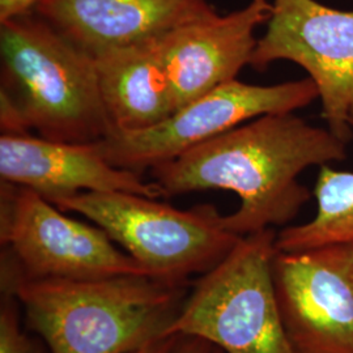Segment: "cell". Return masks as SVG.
<instances>
[{"mask_svg":"<svg viewBox=\"0 0 353 353\" xmlns=\"http://www.w3.org/2000/svg\"><path fill=\"white\" fill-rule=\"evenodd\" d=\"M214 344L195 336H182L173 353H212Z\"/></svg>","mask_w":353,"mask_h":353,"instance_id":"e0dca14e","label":"cell"},{"mask_svg":"<svg viewBox=\"0 0 353 353\" xmlns=\"http://www.w3.org/2000/svg\"><path fill=\"white\" fill-rule=\"evenodd\" d=\"M318 99L310 77L275 85H252L234 79L179 108L156 126L112 131L96 144L108 163L141 174L255 118L294 113Z\"/></svg>","mask_w":353,"mask_h":353,"instance_id":"52a82bcc","label":"cell"},{"mask_svg":"<svg viewBox=\"0 0 353 353\" xmlns=\"http://www.w3.org/2000/svg\"><path fill=\"white\" fill-rule=\"evenodd\" d=\"M33 11L92 57L217 13L210 0H41Z\"/></svg>","mask_w":353,"mask_h":353,"instance_id":"7c38bea8","label":"cell"},{"mask_svg":"<svg viewBox=\"0 0 353 353\" xmlns=\"http://www.w3.org/2000/svg\"><path fill=\"white\" fill-rule=\"evenodd\" d=\"M276 236L268 228L242 237L194 283L169 335L201 338L225 353H293L272 278Z\"/></svg>","mask_w":353,"mask_h":353,"instance_id":"5b68a950","label":"cell"},{"mask_svg":"<svg viewBox=\"0 0 353 353\" xmlns=\"http://www.w3.org/2000/svg\"><path fill=\"white\" fill-rule=\"evenodd\" d=\"M182 335H169L160 341H154L135 353H173Z\"/></svg>","mask_w":353,"mask_h":353,"instance_id":"ac0fdd59","label":"cell"},{"mask_svg":"<svg viewBox=\"0 0 353 353\" xmlns=\"http://www.w3.org/2000/svg\"><path fill=\"white\" fill-rule=\"evenodd\" d=\"M62 212L36 191L1 181L0 262L30 279L152 276L103 229Z\"/></svg>","mask_w":353,"mask_h":353,"instance_id":"8992f818","label":"cell"},{"mask_svg":"<svg viewBox=\"0 0 353 353\" xmlns=\"http://www.w3.org/2000/svg\"><path fill=\"white\" fill-rule=\"evenodd\" d=\"M0 288L51 353L138 352L169 336L191 290L189 281L147 275L26 278L4 262Z\"/></svg>","mask_w":353,"mask_h":353,"instance_id":"7a4b0ae2","label":"cell"},{"mask_svg":"<svg viewBox=\"0 0 353 353\" xmlns=\"http://www.w3.org/2000/svg\"><path fill=\"white\" fill-rule=\"evenodd\" d=\"M272 278L293 353H353V248L276 252Z\"/></svg>","mask_w":353,"mask_h":353,"instance_id":"9c48e42d","label":"cell"},{"mask_svg":"<svg viewBox=\"0 0 353 353\" xmlns=\"http://www.w3.org/2000/svg\"><path fill=\"white\" fill-rule=\"evenodd\" d=\"M21 306L12 294L1 293L0 353H51L41 338L26 334L21 326Z\"/></svg>","mask_w":353,"mask_h":353,"instance_id":"9a60e30c","label":"cell"},{"mask_svg":"<svg viewBox=\"0 0 353 353\" xmlns=\"http://www.w3.org/2000/svg\"><path fill=\"white\" fill-rule=\"evenodd\" d=\"M250 67L278 61L299 64L316 83L327 128L344 143L353 138V11L316 0H272Z\"/></svg>","mask_w":353,"mask_h":353,"instance_id":"ba28073f","label":"cell"},{"mask_svg":"<svg viewBox=\"0 0 353 353\" xmlns=\"http://www.w3.org/2000/svg\"><path fill=\"white\" fill-rule=\"evenodd\" d=\"M1 90L23 126L54 141L94 143L113 131L96 61L34 11L0 23Z\"/></svg>","mask_w":353,"mask_h":353,"instance_id":"3957f363","label":"cell"},{"mask_svg":"<svg viewBox=\"0 0 353 353\" xmlns=\"http://www.w3.org/2000/svg\"><path fill=\"white\" fill-rule=\"evenodd\" d=\"M271 10L268 0H250L240 10L216 13L156 39L176 110L237 79L250 64L255 30L267 24Z\"/></svg>","mask_w":353,"mask_h":353,"instance_id":"30bf717a","label":"cell"},{"mask_svg":"<svg viewBox=\"0 0 353 353\" xmlns=\"http://www.w3.org/2000/svg\"><path fill=\"white\" fill-rule=\"evenodd\" d=\"M156 39L94 57L102 102L113 131L156 126L176 112Z\"/></svg>","mask_w":353,"mask_h":353,"instance_id":"4fadbf2b","label":"cell"},{"mask_svg":"<svg viewBox=\"0 0 353 353\" xmlns=\"http://www.w3.org/2000/svg\"><path fill=\"white\" fill-rule=\"evenodd\" d=\"M0 178L54 203L93 191H123L157 199L161 190L141 174L108 163L94 143L54 141L28 134H1Z\"/></svg>","mask_w":353,"mask_h":353,"instance_id":"8fae6325","label":"cell"},{"mask_svg":"<svg viewBox=\"0 0 353 353\" xmlns=\"http://www.w3.org/2000/svg\"><path fill=\"white\" fill-rule=\"evenodd\" d=\"M52 204L85 216L154 278L189 281L202 276L242 239L228 230L212 204L178 210L123 191L81 192Z\"/></svg>","mask_w":353,"mask_h":353,"instance_id":"277c9868","label":"cell"},{"mask_svg":"<svg viewBox=\"0 0 353 353\" xmlns=\"http://www.w3.org/2000/svg\"><path fill=\"white\" fill-rule=\"evenodd\" d=\"M347 157V143L293 113L268 114L156 165L148 172L163 196L229 190L241 199L225 227L245 237L290 223L312 192L299 182L305 169Z\"/></svg>","mask_w":353,"mask_h":353,"instance_id":"6da1fadb","label":"cell"},{"mask_svg":"<svg viewBox=\"0 0 353 353\" xmlns=\"http://www.w3.org/2000/svg\"><path fill=\"white\" fill-rule=\"evenodd\" d=\"M212 353H225V352H223V351H221V350H220V348H217V347H214V352Z\"/></svg>","mask_w":353,"mask_h":353,"instance_id":"d6986e66","label":"cell"},{"mask_svg":"<svg viewBox=\"0 0 353 353\" xmlns=\"http://www.w3.org/2000/svg\"><path fill=\"white\" fill-rule=\"evenodd\" d=\"M41 0H0V23L32 12Z\"/></svg>","mask_w":353,"mask_h":353,"instance_id":"2e32d148","label":"cell"},{"mask_svg":"<svg viewBox=\"0 0 353 353\" xmlns=\"http://www.w3.org/2000/svg\"><path fill=\"white\" fill-rule=\"evenodd\" d=\"M314 196V219L281 229L275 242L278 252H305L325 246L353 248V172L321 166Z\"/></svg>","mask_w":353,"mask_h":353,"instance_id":"5bb4252c","label":"cell"}]
</instances>
